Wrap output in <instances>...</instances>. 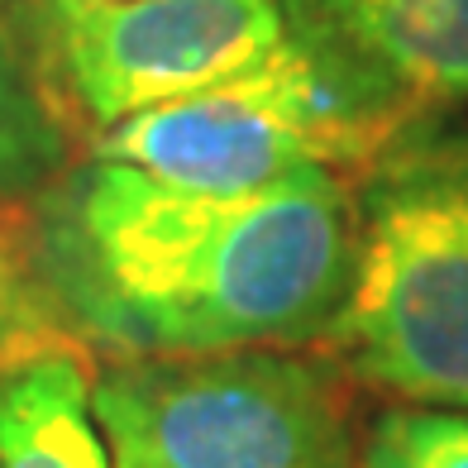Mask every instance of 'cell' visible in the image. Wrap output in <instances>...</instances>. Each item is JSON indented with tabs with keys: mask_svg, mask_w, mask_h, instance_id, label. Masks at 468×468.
<instances>
[{
	"mask_svg": "<svg viewBox=\"0 0 468 468\" xmlns=\"http://www.w3.org/2000/svg\"><path fill=\"white\" fill-rule=\"evenodd\" d=\"M62 167H68L62 120L0 19V197H38Z\"/></svg>",
	"mask_w": 468,
	"mask_h": 468,
	"instance_id": "8",
	"label": "cell"
},
{
	"mask_svg": "<svg viewBox=\"0 0 468 468\" xmlns=\"http://www.w3.org/2000/svg\"><path fill=\"white\" fill-rule=\"evenodd\" d=\"M358 468H468V411L416 401L378 411L358 444Z\"/></svg>",
	"mask_w": 468,
	"mask_h": 468,
	"instance_id": "10",
	"label": "cell"
},
{
	"mask_svg": "<svg viewBox=\"0 0 468 468\" xmlns=\"http://www.w3.org/2000/svg\"><path fill=\"white\" fill-rule=\"evenodd\" d=\"M411 115L420 111L378 81L282 34L249 68L96 134L91 154L182 186L244 191L296 173H364Z\"/></svg>",
	"mask_w": 468,
	"mask_h": 468,
	"instance_id": "3",
	"label": "cell"
},
{
	"mask_svg": "<svg viewBox=\"0 0 468 468\" xmlns=\"http://www.w3.org/2000/svg\"><path fill=\"white\" fill-rule=\"evenodd\" d=\"M5 206L10 201L0 197V373L53 349H77L38 282L29 225L15 220Z\"/></svg>",
	"mask_w": 468,
	"mask_h": 468,
	"instance_id": "9",
	"label": "cell"
},
{
	"mask_svg": "<svg viewBox=\"0 0 468 468\" xmlns=\"http://www.w3.org/2000/svg\"><path fill=\"white\" fill-rule=\"evenodd\" d=\"M287 34L411 111H468V0H278Z\"/></svg>",
	"mask_w": 468,
	"mask_h": 468,
	"instance_id": "6",
	"label": "cell"
},
{
	"mask_svg": "<svg viewBox=\"0 0 468 468\" xmlns=\"http://www.w3.org/2000/svg\"><path fill=\"white\" fill-rule=\"evenodd\" d=\"M0 19L58 120L91 134L249 68L287 34L278 0H0Z\"/></svg>",
	"mask_w": 468,
	"mask_h": 468,
	"instance_id": "5",
	"label": "cell"
},
{
	"mask_svg": "<svg viewBox=\"0 0 468 468\" xmlns=\"http://www.w3.org/2000/svg\"><path fill=\"white\" fill-rule=\"evenodd\" d=\"M354 201V282L325 339L368 388L468 411V120L411 115Z\"/></svg>",
	"mask_w": 468,
	"mask_h": 468,
	"instance_id": "2",
	"label": "cell"
},
{
	"mask_svg": "<svg viewBox=\"0 0 468 468\" xmlns=\"http://www.w3.org/2000/svg\"><path fill=\"white\" fill-rule=\"evenodd\" d=\"M0 468H111L81 349L0 373Z\"/></svg>",
	"mask_w": 468,
	"mask_h": 468,
	"instance_id": "7",
	"label": "cell"
},
{
	"mask_svg": "<svg viewBox=\"0 0 468 468\" xmlns=\"http://www.w3.org/2000/svg\"><path fill=\"white\" fill-rule=\"evenodd\" d=\"M29 201L38 282L72 345L105 358L302 349L354 282L358 201L339 173L206 191L91 154Z\"/></svg>",
	"mask_w": 468,
	"mask_h": 468,
	"instance_id": "1",
	"label": "cell"
},
{
	"mask_svg": "<svg viewBox=\"0 0 468 468\" xmlns=\"http://www.w3.org/2000/svg\"><path fill=\"white\" fill-rule=\"evenodd\" d=\"M91 411L111 468H358L339 373L296 349L111 358Z\"/></svg>",
	"mask_w": 468,
	"mask_h": 468,
	"instance_id": "4",
	"label": "cell"
}]
</instances>
